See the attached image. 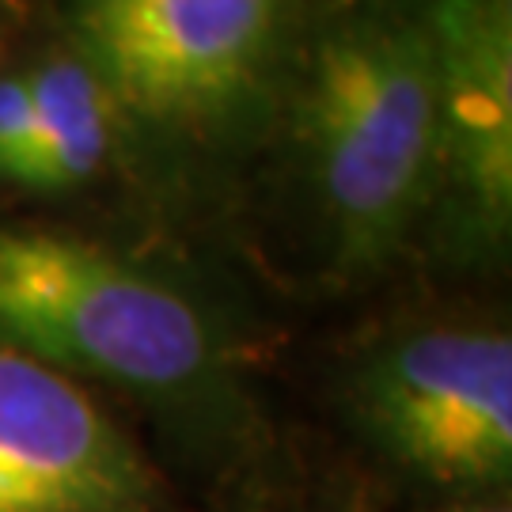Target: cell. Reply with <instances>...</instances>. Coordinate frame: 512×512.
I'll list each match as a JSON object with an SVG mask.
<instances>
[{
  "label": "cell",
  "mask_w": 512,
  "mask_h": 512,
  "mask_svg": "<svg viewBox=\"0 0 512 512\" xmlns=\"http://www.w3.org/2000/svg\"><path fill=\"white\" fill-rule=\"evenodd\" d=\"M289 107L334 266L384 270L440 198V103L425 0L334 8L311 27Z\"/></svg>",
  "instance_id": "cell-1"
},
{
  "label": "cell",
  "mask_w": 512,
  "mask_h": 512,
  "mask_svg": "<svg viewBox=\"0 0 512 512\" xmlns=\"http://www.w3.org/2000/svg\"><path fill=\"white\" fill-rule=\"evenodd\" d=\"M118 126L183 145H232L293 92L308 0H61Z\"/></svg>",
  "instance_id": "cell-2"
},
{
  "label": "cell",
  "mask_w": 512,
  "mask_h": 512,
  "mask_svg": "<svg viewBox=\"0 0 512 512\" xmlns=\"http://www.w3.org/2000/svg\"><path fill=\"white\" fill-rule=\"evenodd\" d=\"M0 342L164 403L198 399L224 365L194 296L54 228H0Z\"/></svg>",
  "instance_id": "cell-3"
},
{
  "label": "cell",
  "mask_w": 512,
  "mask_h": 512,
  "mask_svg": "<svg viewBox=\"0 0 512 512\" xmlns=\"http://www.w3.org/2000/svg\"><path fill=\"white\" fill-rule=\"evenodd\" d=\"M349 403L403 471L456 494L512 475V342L505 330L425 327L368 353Z\"/></svg>",
  "instance_id": "cell-4"
},
{
  "label": "cell",
  "mask_w": 512,
  "mask_h": 512,
  "mask_svg": "<svg viewBox=\"0 0 512 512\" xmlns=\"http://www.w3.org/2000/svg\"><path fill=\"white\" fill-rule=\"evenodd\" d=\"M145 456L61 368L0 342V512H148Z\"/></svg>",
  "instance_id": "cell-5"
},
{
  "label": "cell",
  "mask_w": 512,
  "mask_h": 512,
  "mask_svg": "<svg viewBox=\"0 0 512 512\" xmlns=\"http://www.w3.org/2000/svg\"><path fill=\"white\" fill-rule=\"evenodd\" d=\"M440 103V198L494 251L512 217V0H425Z\"/></svg>",
  "instance_id": "cell-6"
},
{
  "label": "cell",
  "mask_w": 512,
  "mask_h": 512,
  "mask_svg": "<svg viewBox=\"0 0 512 512\" xmlns=\"http://www.w3.org/2000/svg\"><path fill=\"white\" fill-rule=\"evenodd\" d=\"M35 110V152L23 186L31 190H73L107 164L118 110L103 80L76 54L46 57L27 73Z\"/></svg>",
  "instance_id": "cell-7"
},
{
  "label": "cell",
  "mask_w": 512,
  "mask_h": 512,
  "mask_svg": "<svg viewBox=\"0 0 512 512\" xmlns=\"http://www.w3.org/2000/svg\"><path fill=\"white\" fill-rule=\"evenodd\" d=\"M31 152H35V110L27 92V73L0 76V179L23 186Z\"/></svg>",
  "instance_id": "cell-8"
},
{
  "label": "cell",
  "mask_w": 512,
  "mask_h": 512,
  "mask_svg": "<svg viewBox=\"0 0 512 512\" xmlns=\"http://www.w3.org/2000/svg\"><path fill=\"white\" fill-rule=\"evenodd\" d=\"M459 512H509L505 501H490V505H478V509H459Z\"/></svg>",
  "instance_id": "cell-9"
}]
</instances>
